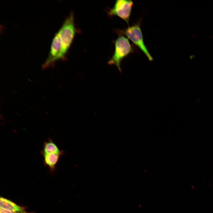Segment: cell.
<instances>
[{
	"mask_svg": "<svg viewBox=\"0 0 213 213\" xmlns=\"http://www.w3.org/2000/svg\"><path fill=\"white\" fill-rule=\"evenodd\" d=\"M0 208L18 213H28L24 207L3 197L0 198Z\"/></svg>",
	"mask_w": 213,
	"mask_h": 213,
	"instance_id": "52a82bcc",
	"label": "cell"
},
{
	"mask_svg": "<svg viewBox=\"0 0 213 213\" xmlns=\"http://www.w3.org/2000/svg\"><path fill=\"white\" fill-rule=\"evenodd\" d=\"M65 57L63 53L60 38L57 32L55 34L53 39L49 54L47 58L42 65L43 69H45L52 66L59 59H64Z\"/></svg>",
	"mask_w": 213,
	"mask_h": 213,
	"instance_id": "277c9868",
	"label": "cell"
},
{
	"mask_svg": "<svg viewBox=\"0 0 213 213\" xmlns=\"http://www.w3.org/2000/svg\"><path fill=\"white\" fill-rule=\"evenodd\" d=\"M62 151L59 150L58 147L52 139L49 138L43 144V149L41 151V154L50 153L61 152Z\"/></svg>",
	"mask_w": 213,
	"mask_h": 213,
	"instance_id": "ba28073f",
	"label": "cell"
},
{
	"mask_svg": "<svg viewBox=\"0 0 213 213\" xmlns=\"http://www.w3.org/2000/svg\"><path fill=\"white\" fill-rule=\"evenodd\" d=\"M0 213H18L6 210L1 208L0 209Z\"/></svg>",
	"mask_w": 213,
	"mask_h": 213,
	"instance_id": "9c48e42d",
	"label": "cell"
},
{
	"mask_svg": "<svg viewBox=\"0 0 213 213\" xmlns=\"http://www.w3.org/2000/svg\"><path fill=\"white\" fill-rule=\"evenodd\" d=\"M74 14L71 12L64 20L57 32L60 38L63 52L65 56L70 48L75 34Z\"/></svg>",
	"mask_w": 213,
	"mask_h": 213,
	"instance_id": "3957f363",
	"label": "cell"
},
{
	"mask_svg": "<svg viewBox=\"0 0 213 213\" xmlns=\"http://www.w3.org/2000/svg\"><path fill=\"white\" fill-rule=\"evenodd\" d=\"M63 153L64 151H62L59 153H50L42 154L45 165L48 167L50 171H54L60 158Z\"/></svg>",
	"mask_w": 213,
	"mask_h": 213,
	"instance_id": "8992f818",
	"label": "cell"
},
{
	"mask_svg": "<svg viewBox=\"0 0 213 213\" xmlns=\"http://www.w3.org/2000/svg\"><path fill=\"white\" fill-rule=\"evenodd\" d=\"M117 32L119 35H123L127 37L143 53L150 61L153 60V58L144 44L139 23L128 26L123 30H117Z\"/></svg>",
	"mask_w": 213,
	"mask_h": 213,
	"instance_id": "7a4b0ae2",
	"label": "cell"
},
{
	"mask_svg": "<svg viewBox=\"0 0 213 213\" xmlns=\"http://www.w3.org/2000/svg\"><path fill=\"white\" fill-rule=\"evenodd\" d=\"M113 42L115 49L113 55L108 62L110 65L114 64L121 72V64L122 60L135 51V48L129 39L124 36L120 35Z\"/></svg>",
	"mask_w": 213,
	"mask_h": 213,
	"instance_id": "6da1fadb",
	"label": "cell"
},
{
	"mask_svg": "<svg viewBox=\"0 0 213 213\" xmlns=\"http://www.w3.org/2000/svg\"><path fill=\"white\" fill-rule=\"evenodd\" d=\"M133 4V1L131 0H117L113 7L109 9L108 14L111 16H116L120 17L129 25Z\"/></svg>",
	"mask_w": 213,
	"mask_h": 213,
	"instance_id": "5b68a950",
	"label": "cell"
}]
</instances>
